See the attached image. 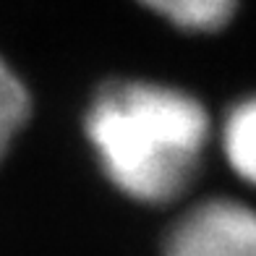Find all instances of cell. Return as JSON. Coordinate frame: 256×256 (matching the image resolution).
<instances>
[{
	"instance_id": "cell-1",
	"label": "cell",
	"mask_w": 256,
	"mask_h": 256,
	"mask_svg": "<svg viewBox=\"0 0 256 256\" xmlns=\"http://www.w3.org/2000/svg\"><path fill=\"white\" fill-rule=\"evenodd\" d=\"M217 104L199 86L157 71H110L76 110L89 170L118 202L168 214L204 188L214 165Z\"/></svg>"
},
{
	"instance_id": "cell-2",
	"label": "cell",
	"mask_w": 256,
	"mask_h": 256,
	"mask_svg": "<svg viewBox=\"0 0 256 256\" xmlns=\"http://www.w3.org/2000/svg\"><path fill=\"white\" fill-rule=\"evenodd\" d=\"M157 256H256V199L199 188L165 214Z\"/></svg>"
},
{
	"instance_id": "cell-3",
	"label": "cell",
	"mask_w": 256,
	"mask_h": 256,
	"mask_svg": "<svg viewBox=\"0 0 256 256\" xmlns=\"http://www.w3.org/2000/svg\"><path fill=\"white\" fill-rule=\"evenodd\" d=\"M214 165L225 172L230 188L256 199V84L217 108Z\"/></svg>"
},
{
	"instance_id": "cell-4",
	"label": "cell",
	"mask_w": 256,
	"mask_h": 256,
	"mask_svg": "<svg viewBox=\"0 0 256 256\" xmlns=\"http://www.w3.org/2000/svg\"><path fill=\"white\" fill-rule=\"evenodd\" d=\"M149 24L186 42H217L240 24L248 0H126Z\"/></svg>"
},
{
	"instance_id": "cell-5",
	"label": "cell",
	"mask_w": 256,
	"mask_h": 256,
	"mask_svg": "<svg viewBox=\"0 0 256 256\" xmlns=\"http://www.w3.org/2000/svg\"><path fill=\"white\" fill-rule=\"evenodd\" d=\"M37 115L40 100L32 76L0 44V176L32 134Z\"/></svg>"
}]
</instances>
